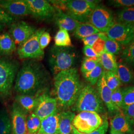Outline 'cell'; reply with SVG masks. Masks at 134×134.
I'll return each instance as SVG.
<instances>
[{
    "mask_svg": "<svg viewBox=\"0 0 134 134\" xmlns=\"http://www.w3.org/2000/svg\"><path fill=\"white\" fill-rule=\"evenodd\" d=\"M76 116L70 110L64 111L59 113V134H70L72 131V122Z\"/></svg>",
    "mask_w": 134,
    "mask_h": 134,
    "instance_id": "obj_22",
    "label": "cell"
},
{
    "mask_svg": "<svg viewBox=\"0 0 134 134\" xmlns=\"http://www.w3.org/2000/svg\"><path fill=\"white\" fill-rule=\"evenodd\" d=\"M121 57L126 64L134 67V38L127 45L121 54Z\"/></svg>",
    "mask_w": 134,
    "mask_h": 134,
    "instance_id": "obj_31",
    "label": "cell"
},
{
    "mask_svg": "<svg viewBox=\"0 0 134 134\" xmlns=\"http://www.w3.org/2000/svg\"><path fill=\"white\" fill-rule=\"evenodd\" d=\"M0 134H12L11 119L7 110H0Z\"/></svg>",
    "mask_w": 134,
    "mask_h": 134,
    "instance_id": "obj_28",
    "label": "cell"
},
{
    "mask_svg": "<svg viewBox=\"0 0 134 134\" xmlns=\"http://www.w3.org/2000/svg\"><path fill=\"white\" fill-rule=\"evenodd\" d=\"M121 50V46L120 43L108 37L106 39L104 47V50L105 51L115 55L119 54Z\"/></svg>",
    "mask_w": 134,
    "mask_h": 134,
    "instance_id": "obj_33",
    "label": "cell"
},
{
    "mask_svg": "<svg viewBox=\"0 0 134 134\" xmlns=\"http://www.w3.org/2000/svg\"><path fill=\"white\" fill-rule=\"evenodd\" d=\"M55 45L58 47H71L72 41L69 32L62 29H60L54 37Z\"/></svg>",
    "mask_w": 134,
    "mask_h": 134,
    "instance_id": "obj_26",
    "label": "cell"
},
{
    "mask_svg": "<svg viewBox=\"0 0 134 134\" xmlns=\"http://www.w3.org/2000/svg\"><path fill=\"white\" fill-rule=\"evenodd\" d=\"M107 37L120 44L127 45L134 38V23L115 21L106 32Z\"/></svg>",
    "mask_w": 134,
    "mask_h": 134,
    "instance_id": "obj_10",
    "label": "cell"
},
{
    "mask_svg": "<svg viewBox=\"0 0 134 134\" xmlns=\"http://www.w3.org/2000/svg\"><path fill=\"white\" fill-rule=\"evenodd\" d=\"M19 64L15 59L0 56V98L6 99L12 95Z\"/></svg>",
    "mask_w": 134,
    "mask_h": 134,
    "instance_id": "obj_5",
    "label": "cell"
},
{
    "mask_svg": "<svg viewBox=\"0 0 134 134\" xmlns=\"http://www.w3.org/2000/svg\"><path fill=\"white\" fill-rule=\"evenodd\" d=\"M39 96L38 95L19 94L15 96V102L26 112L34 111L38 104Z\"/></svg>",
    "mask_w": 134,
    "mask_h": 134,
    "instance_id": "obj_20",
    "label": "cell"
},
{
    "mask_svg": "<svg viewBox=\"0 0 134 134\" xmlns=\"http://www.w3.org/2000/svg\"><path fill=\"white\" fill-rule=\"evenodd\" d=\"M9 34L19 47L25 42L37 29L24 21H15L9 25Z\"/></svg>",
    "mask_w": 134,
    "mask_h": 134,
    "instance_id": "obj_12",
    "label": "cell"
},
{
    "mask_svg": "<svg viewBox=\"0 0 134 134\" xmlns=\"http://www.w3.org/2000/svg\"><path fill=\"white\" fill-rule=\"evenodd\" d=\"M100 32L97 29L88 23H81L73 32L74 36L78 39L84 38Z\"/></svg>",
    "mask_w": 134,
    "mask_h": 134,
    "instance_id": "obj_25",
    "label": "cell"
},
{
    "mask_svg": "<svg viewBox=\"0 0 134 134\" xmlns=\"http://www.w3.org/2000/svg\"><path fill=\"white\" fill-rule=\"evenodd\" d=\"M117 74L121 83L130 84L134 83V72L124 63L117 64Z\"/></svg>",
    "mask_w": 134,
    "mask_h": 134,
    "instance_id": "obj_24",
    "label": "cell"
},
{
    "mask_svg": "<svg viewBox=\"0 0 134 134\" xmlns=\"http://www.w3.org/2000/svg\"><path fill=\"white\" fill-rule=\"evenodd\" d=\"M110 128L126 134H134V130L132 124L126 117L121 109L115 113L110 120Z\"/></svg>",
    "mask_w": 134,
    "mask_h": 134,
    "instance_id": "obj_17",
    "label": "cell"
},
{
    "mask_svg": "<svg viewBox=\"0 0 134 134\" xmlns=\"http://www.w3.org/2000/svg\"><path fill=\"white\" fill-rule=\"evenodd\" d=\"M49 78V74L41 63L35 60H26L17 73L14 90L19 94L34 96Z\"/></svg>",
    "mask_w": 134,
    "mask_h": 134,
    "instance_id": "obj_1",
    "label": "cell"
},
{
    "mask_svg": "<svg viewBox=\"0 0 134 134\" xmlns=\"http://www.w3.org/2000/svg\"><path fill=\"white\" fill-rule=\"evenodd\" d=\"M77 55L71 47L52 46L49 52L48 62L51 71L55 76L59 72L75 68Z\"/></svg>",
    "mask_w": 134,
    "mask_h": 134,
    "instance_id": "obj_3",
    "label": "cell"
},
{
    "mask_svg": "<svg viewBox=\"0 0 134 134\" xmlns=\"http://www.w3.org/2000/svg\"><path fill=\"white\" fill-rule=\"evenodd\" d=\"M110 5L115 8H127L134 6V0H110L108 1Z\"/></svg>",
    "mask_w": 134,
    "mask_h": 134,
    "instance_id": "obj_39",
    "label": "cell"
},
{
    "mask_svg": "<svg viewBox=\"0 0 134 134\" xmlns=\"http://www.w3.org/2000/svg\"><path fill=\"white\" fill-rule=\"evenodd\" d=\"M29 7L30 15L39 20L53 19L56 10L49 1L45 0H25Z\"/></svg>",
    "mask_w": 134,
    "mask_h": 134,
    "instance_id": "obj_11",
    "label": "cell"
},
{
    "mask_svg": "<svg viewBox=\"0 0 134 134\" xmlns=\"http://www.w3.org/2000/svg\"><path fill=\"white\" fill-rule=\"evenodd\" d=\"M5 27V25L0 24V33H1V31H2L4 29Z\"/></svg>",
    "mask_w": 134,
    "mask_h": 134,
    "instance_id": "obj_46",
    "label": "cell"
},
{
    "mask_svg": "<svg viewBox=\"0 0 134 134\" xmlns=\"http://www.w3.org/2000/svg\"><path fill=\"white\" fill-rule=\"evenodd\" d=\"M58 103L56 98L46 94L39 96V101L34 113L41 120L57 111Z\"/></svg>",
    "mask_w": 134,
    "mask_h": 134,
    "instance_id": "obj_14",
    "label": "cell"
},
{
    "mask_svg": "<svg viewBox=\"0 0 134 134\" xmlns=\"http://www.w3.org/2000/svg\"><path fill=\"white\" fill-rule=\"evenodd\" d=\"M96 91L101 100L105 106L108 111L111 113H116L120 110L119 108L114 105L111 101L112 91L108 87L106 83L104 70L96 83Z\"/></svg>",
    "mask_w": 134,
    "mask_h": 134,
    "instance_id": "obj_15",
    "label": "cell"
},
{
    "mask_svg": "<svg viewBox=\"0 0 134 134\" xmlns=\"http://www.w3.org/2000/svg\"><path fill=\"white\" fill-rule=\"evenodd\" d=\"M83 52L86 57L97 59L99 58V55H97L91 46L85 45L83 48Z\"/></svg>",
    "mask_w": 134,
    "mask_h": 134,
    "instance_id": "obj_44",
    "label": "cell"
},
{
    "mask_svg": "<svg viewBox=\"0 0 134 134\" xmlns=\"http://www.w3.org/2000/svg\"><path fill=\"white\" fill-rule=\"evenodd\" d=\"M104 105L96 90L88 83L82 87L72 110L79 113L91 111L103 114L105 112Z\"/></svg>",
    "mask_w": 134,
    "mask_h": 134,
    "instance_id": "obj_4",
    "label": "cell"
},
{
    "mask_svg": "<svg viewBox=\"0 0 134 134\" xmlns=\"http://www.w3.org/2000/svg\"><path fill=\"white\" fill-rule=\"evenodd\" d=\"M115 20L122 23H134V6L118 11Z\"/></svg>",
    "mask_w": 134,
    "mask_h": 134,
    "instance_id": "obj_29",
    "label": "cell"
},
{
    "mask_svg": "<svg viewBox=\"0 0 134 134\" xmlns=\"http://www.w3.org/2000/svg\"><path fill=\"white\" fill-rule=\"evenodd\" d=\"M16 21V17L9 14L7 10L0 7V24L10 25Z\"/></svg>",
    "mask_w": 134,
    "mask_h": 134,
    "instance_id": "obj_36",
    "label": "cell"
},
{
    "mask_svg": "<svg viewBox=\"0 0 134 134\" xmlns=\"http://www.w3.org/2000/svg\"><path fill=\"white\" fill-rule=\"evenodd\" d=\"M99 63V58L94 59L85 57L81 63V71L82 74L90 72L93 70Z\"/></svg>",
    "mask_w": 134,
    "mask_h": 134,
    "instance_id": "obj_35",
    "label": "cell"
},
{
    "mask_svg": "<svg viewBox=\"0 0 134 134\" xmlns=\"http://www.w3.org/2000/svg\"><path fill=\"white\" fill-rule=\"evenodd\" d=\"M103 71L104 69L99 62L91 71L83 73L82 76L89 84L93 86L96 84Z\"/></svg>",
    "mask_w": 134,
    "mask_h": 134,
    "instance_id": "obj_27",
    "label": "cell"
},
{
    "mask_svg": "<svg viewBox=\"0 0 134 134\" xmlns=\"http://www.w3.org/2000/svg\"><path fill=\"white\" fill-rule=\"evenodd\" d=\"M45 31V28L37 29L25 42L19 47L16 53L19 59L37 60L44 57V51L40 47L39 38Z\"/></svg>",
    "mask_w": 134,
    "mask_h": 134,
    "instance_id": "obj_6",
    "label": "cell"
},
{
    "mask_svg": "<svg viewBox=\"0 0 134 134\" xmlns=\"http://www.w3.org/2000/svg\"><path fill=\"white\" fill-rule=\"evenodd\" d=\"M108 126L109 123L107 120V118L106 117H104V118L103 119V123L95 131H93L91 133L83 134L80 133L73 126H72L71 133L72 134H106L107 130L108 128Z\"/></svg>",
    "mask_w": 134,
    "mask_h": 134,
    "instance_id": "obj_38",
    "label": "cell"
},
{
    "mask_svg": "<svg viewBox=\"0 0 134 134\" xmlns=\"http://www.w3.org/2000/svg\"><path fill=\"white\" fill-rule=\"evenodd\" d=\"M123 99V96L122 88L120 87L114 91H112L111 94L112 102L114 105L120 109H121L122 107Z\"/></svg>",
    "mask_w": 134,
    "mask_h": 134,
    "instance_id": "obj_37",
    "label": "cell"
},
{
    "mask_svg": "<svg viewBox=\"0 0 134 134\" xmlns=\"http://www.w3.org/2000/svg\"><path fill=\"white\" fill-rule=\"evenodd\" d=\"M99 62L104 71L117 73L118 63L115 55L104 50L99 55Z\"/></svg>",
    "mask_w": 134,
    "mask_h": 134,
    "instance_id": "obj_23",
    "label": "cell"
},
{
    "mask_svg": "<svg viewBox=\"0 0 134 134\" xmlns=\"http://www.w3.org/2000/svg\"><path fill=\"white\" fill-rule=\"evenodd\" d=\"M105 79L107 86L112 91H114L121 86V82L117 73L104 71Z\"/></svg>",
    "mask_w": 134,
    "mask_h": 134,
    "instance_id": "obj_32",
    "label": "cell"
},
{
    "mask_svg": "<svg viewBox=\"0 0 134 134\" xmlns=\"http://www.w3.org/2000/svg\"><path fill=\"white\" fill-rule=\"evenodd\" d=\"M122 111L132 125H134V103L123 108Z\"/></svg>",
    "mask_w": 134,
    "mask_h": 134,
    "instance_id": "obj_40",
    "label": "cell"
},
{
    "mask_svg": "<svg viewBox=\"0 0 134 134\" xmlns=\"http://www.w3.org/2000/svg\"><path fill=\"white\" fill-rule=\"evenodd\" d=\"M54 84L58 105L64 109L74 105L83 86L76 68L58 72Z\"/></svg>",
    "mask_w": 134,
    "mask_h": 134,
    "instance_id": "obj_2",
    "label": "cell"
},
{
    "mask_svg": "<svg viewBox=\"0 0 134 134\" xmlns=\"http://www.w3.org/2000/svg\"><path fill=\"white\" fill-rule=\"evenodd\" d=\"M59 113L56 111L41 121L40 129L37 134H59Z\"/></svg>",
    "mask_w": 134,
    "mask_h": 134,
    "instance_id": "obj_19",
    "label": "cell"
},
{
    "mask_svg": "<svg viewBox=\"0 0 134 134\" xmlns=\"http://www.w3.org/2000/svg\"><path fill=\"white\" fill-rule=\"evenodd\" d=\"M123 99L122 107L134 103V86H129L122 88Z\"/></svg>",
    "mask_w": 134,
    "mask_h": 134,
    "instance_id": "obj_34",
    "label": "cell"
},
{
    "mask_svg": "<svg viewBox=\"0 0 134 134\" xmlns=\"http://www.w3.org/2000/svg\"><path fill=\"white\" fill-rule=\"evenodd\" d=\"M51 37L49 33L45 31L40 37L39 38V45L40 47L42 50L44 49L47 47L48 45L51 41Z\"/></svg>",
    "mask_w": 134,
    "mask_h": 134,
    "instance_id": "obj_41",
    "label": "cell"
},
{
    "mask_svg": "<svg viewBox=\"0 0 134 134\" xmlns=\"http://www.w3.org/2000/svg\"><path fill=\"white\" fill-rule=\"evenodd\" d=\"M105 40L99 37L93 44L92 48L97 55H99L104 50Z\"/></svg>",
    "mask_w": 134,
    "mask_h": 134,
    "instance_id": "obj_42",
    "label": "cell"
},
{
    "mask_svg": "<svg viewBox=\"0 0 134 134\" xmlns=\"http://www.w3.org/2000/svg\"><path fill=\"white\" fill-rule=\"evenodd\" d=\"M110 134H126L120 132H118V131H116L115 130L111 129H110Z\"/></svg>",
    "mask_w": 134,
    "mask_h": 134,
    "instance_id": "obj_45",
    "label": "cell"
},
{
    "mask_svg": "<svg viewBox=\"0 0 134 134\" xmlns=\"http://www.w3.org/2000/svg\"><path fill=\"white\" fill-rule=\"evenodd\" d=\"M16 50V45L9 32L0 34V56L8 57Z\"/></svg>",
    "mask_w": 134,
    "mask_h": 134,
    "instance_id": "obj_21",
    "label": "cell"
},
{
    "mask_svg": "<svg viewBox=\"0 0 134 134\" xmlns=\"http://www.w3.org/2000/svg\"><path fill=\"white\" fill-rule=\"evenodd\" d=\"M0 7L15 17L30 15L25 0H0Z\"/></svg>",
    "mask_w": 134,
    "mask_h": 134,
    "instance_id": "obj_16",
    "label": "cell"
},
{
    "mask_svg": "<svg viewBox=\"0 0 134 134\" xmlns=\"http://www.w3.org/2000/svg\"><path fill=\"white\" fill-rule=\"evenodd\" d=\"M101 32L93 34L82 39L85 45L92 47L97 39L100 37Z\"/></svg>",
    "mask_w": 134,
    "mask_h": 134,
    "instance_id": "obj_43",
    "label": "cell"
},
{
    "mask_svg": "<svg viewBox=\"0 0 134 134\" xmlns=\"http://www.w3.org/2000/svg\"><path fill=\"white\" fill-rule=\"evenodd\" d=\"M114 18L111 10L103 5H97L90 15L87 23L100 32L106 33L114 23Z\"/></svg>",
    "mask_w": 134,
    "mask_h": 134,
    "instance_id": "obj_9",
    "label": "cell"
},
{
    "mask_svg": "<svg viewBox=\"0 0 134 134\" xmlns=\"http://www.w3.org/2000/svg\"><path fill=\"white\" fill-rule=\"evenodd\" d=\"M27 113L15 102L13 104L11 111L12 134H29L26 124Z\"/></svg>",
    "mask_w": 134,
    "mask_h": 134,
    "instance_id": "obj_13",
    "label": "cell"
},
{
    "mask_svg": "<svg viewBox=\"0 0 134 134\" xmlns=\"http://www.w3.org/2000/svg\"><path fill=\"white\" fill-rule=\"evenodd\" d=\"M53 19L59 29H64L68 31L74 32L81 23L72 18L62 10L59 9L56 10Z\"/></svg>",
    "mask_w": 134,
    "mask_h": 134,
    "instance_id": "obj_18",
    "label": "cell"
},
{
    "mask_svg": "<svg viewBox=\"0 0 134 134\" xmlns=\"http://www.w3.org/2000/svg\"><path fill=\"white\" fill-rule=\"evenodd\" d=\"M103 123V118L95 112L83 111L76 115L72 126L80 133L88 134L97 129Z\"/></svg>",
    "mask_w": 134,
    "mask_h": 134,
    "instance_id": "obj_8",
    "label": "cell"
},
{
    "mask_svg": "<svg viewBox=\"0 0 134 134\" xmlns=\"http://www.w3.org/2000/svg\"><path fill=\"white\" fill-rule=\"evenodd\" d=\"M65 8L67 14L80 23H87L92 11L97 4L92 1L70 0L66 1Z\"/></svg>",
    "mask_w": 134,
    "mask_h": 134,
    "instance_id": "obj_7",
    "label": "cell"
},
{
    "mask_svg": "<svg viewBox=\"0 0 134 134\" xmlns=\"http://www.w3.org/2000/svg\"><path fill=\"white\" fill-rule=\"evenodd\" d=\"M27 128L29 134H37L41 126V120L34 113L27 116Z\"/></svg>",
    "mask_w": 134,
    "mask_h": 134,
    "instance_id": "obj_30",
    "label": "cell"
}]
</instances>
